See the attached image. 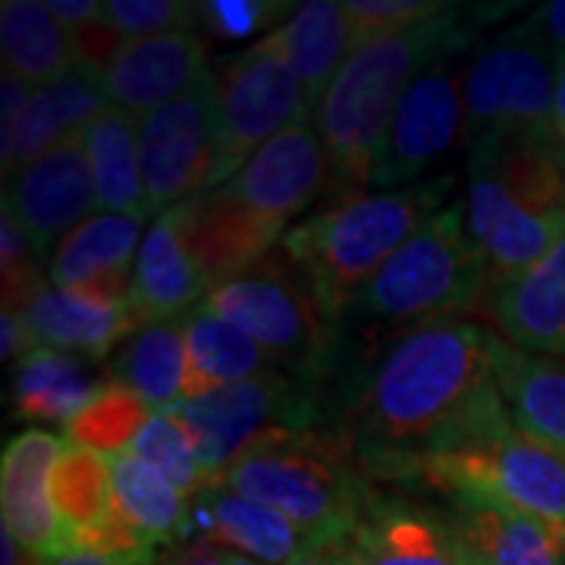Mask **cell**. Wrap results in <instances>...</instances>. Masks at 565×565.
Returning a JSON list of instances; mask_svg holds the SVG:
<instances>
[{"instance_id":"13","label":"cell","mask_w":565,"mask_h":565,"mask_svg":"<svg viewBox=\"0 0 565 565\" xmlns=\"http://www.w3.org/2000/svg\"><path fill=\"white\" fill-rule=\"evenodd\" d=\"M462 141H468L465 66L444 57L408 85L377 148L371 185L381 192L415 185Z\"/></svg>"},{"instance_id":"53","label":"cell","mask_w":565,"mask_h":565,"mask_svg":"<svg viewBox=\"0 0 565 565\" xmlns=\"http://www.w3.org/2000/svg\"><path fill=\"white\" fill-rule=\"evenodd\" d=\"M349 550H352V546H349ZM349 565H355V556H349Z\"/></svg>"},{"instance_id":"20","label":"cell","mask_w":565,"mask_h":565,"mask_svg":"<svg viewBox=\"0 0 565 565\" xmlns=\"http://www.w3.org/2000/svg\"><path fill=\"white\" fill-rule=\"evenodd\" d=\"M481 305L503 340L565 359V236L519 277L490 286Z\"/></svg>"},{"instance_id":"32","label":"cell","mask_w":565,"mask_h":565,"mask_svg":"<svg viewBox=\"0 0 565 565\" xmlns=\"http://www.w3.org/2000/svg\"><path fill=\"white\" fill-rule=\"evenodd\" d=\"M85 154L98 189V211L129 214L148 221L151 204L141 173L139 120L120 107H107L98 120L85 129Z\"/></svg>"},{"instance_id":"54","label":"cell","mask_w":565,"mask_h":565,"mask_svg":"<svg viewBox=\"0 0 565 565\" xmlns=\"http://www.w3.org/2000/svg\"><path fill=\"white\" fill-rule=\"evenodd\" d=\"M563 563H565V544H563Z\"/></svg>"},{"instance_id":"19","label":"cell","mask_w":565,"mask_h":565,"mask_svg":"<svg viewBox=\"0 0 565 565\" xmlns=\"http://www.w3.org/2000/svg\"><path fill=\"white\" fill-rule=\"evenodd\" d=\"M141 223L129 214L98 211L57 243L47 264V280L57 289L102 302H129L136 255L145 239Z\"/></svg>"},{"instance_id":"27","label":"cell","mask_w":565,"mask_h":565,"mask_svg":"<svg viewBox=\"0 0 565 565\" xmlns=\"http://www.w3.org/2000/svg\"><path fill=\"white\" fill-rule=\"evenodd\" d=\"M264 41L289 63L299 76L308 98V110H315L333 76L343 70L352 54V25L343 3L337 0H311L296 7V13L280 29L267 32Z\"/></svg>"},{"instance_id":"34","label":"cell","mask_w":565,"mask_h":565,"mask_svg":"<svg viewBox=\"0 0 565 565\" xmlns=\"http://www.w3.org/2000/svg\"><path fill=\"white\" fill-rule=\"evenodd\" d=\"M185 333L182 321L139 327L110 364V381L129 386L151 412H167L185 396Z\"/></svg>"},{"instance_id":"47","label":"cell","mask_w":565,"mask_h":565,"mask_svg":"<svg viewBox=\"0 0 565 565\" xmlns=\"http://www.w3.org/2000/svg\"><path fill=\"white\" fill-rule=\"evenodd\" d=\"M44 7L51 10V17L61 22L66 32L82 29L104 13L102 0H44Z\"/></svg>"},{"instance_id":"9","label":"cell","mask_w":565,"mask_h":565,"mask_svg":"<svg viewBox=\"0 0 565 565\" xmlns=\"http://www.w3.org/2000/svg\"><path fill=\"white\" fill-rule=\"evenodd\" d=\"M167 412L192 437L211 481L264 440L323 427L330 415L323 386L286 371L211 390L195 399H182Z\"/></svg>"},{"instance_id":"15","label":"cell","mask_w":565,"mask_h":565,"mask_svg":"<svg viewBox=\"0 0 565 565\" xmlns=\"http://www.w3.org/2000/svg\"><path fill=\"white\" fill-rule=\"evenodd\" d=\"M3 204L17 214L35 252L51 264L47 255H54L63 236L98 211V189L85 141H63L61 148L3 182Z\"/></svg>"},{"instance_id":"5","label":"cell","mask_w":565,"mask_h":565,"mask_svg":"<svg viewBox=\"0 0 565 565\" xmlns=\"http://www.w3.org/2000/svg\"><path fill=\"white\" fill-rule=\"evenodd\" d=\"M211 484L270 505L318 546L345 541L381 493L355 446L330 424L264 440Z\"/></svg>"},{"instance_id":"45","label":"cell","mask_w":565,"mask_h":565,"mask_svg":"<svg viewBox=\"0 0 565 565\" xmlns=\"http://www.w3.org/2000/svg\"><path fill=\"white\" fill-rule=\"evenodd\" d=\"M230 550H223L207 537H182L158 553L154 565H226Z\"/></svg>"},{"instance_id":"40","label":"cell","mask_w":565,"mask_h":565,"mask_svg":"<svg viewBox=\"0 0 565 565\" xmlns=\"http://www.w3.org/2000/svg\"><path fill=\"white\" fill-rule=\"evenodd\" d=\"M343 7L355 47L381 35L415 29L449 10V3H437V0H345Z\"/></svg>"},{"instance_id":"33","label":"cell","mask_w":565,"mask_h":565,"mask_svg":"<svg viewBox=\"0 0 565 565\" xmlns=\"http://www.w3.org/2000/svg\"><path fill=\"white\" fill-rule=\"evenodd\" d=\"M0 57L3 73L22 79L32 92L76 73L70 32L39 0L0 3Z\"/></svg>"},{"instance_id":"49","label":"cell","mask_w":565,"mask_h":565,"mask_svg":"<svg viewBox=\"0 0 565 565\" xmlns=\"http://www.w3.org/2000/svg\"><path fill=\"white\" fill-rule=\"evenodd\" d=\"M39 565H139L122 556H110V553H95V550H73V553H61L51 559H41Z\"/></svg>"},{"instance_id":"37","label":"cell","mask_w":565,"mask_h":565,"mask_svg":"<svg viewBox=\"0 0 565 565\" xmlns=\"http://www.w3.org/2000/svg\"><path fill=\"white\" fill-rule=\"evenodd\" d=\"M129 452H136L151 468H158L185 500H192L195 493H202L204 487L211 484V475L202 468L192 437L170 412H154L141 427Z\"/></svg>"},{"instance_id":"25","label":"cell","mask_w":565,"mask_h":565,"mask_svg":"<svg viewBox=\"0 0 565 565\" xmlns=\"http://www.w3.org/2000/svg\"><path fill=\"white\" fill-rule=\"evenodd\" d=\"M22 318L39 349L70 352L95 362L107 359L126 337L139 330L129 302H102L57 286H47Z\"/></svg>"},{"instance_id":"11","label":"cell","mask_w":565,"mask_h":565,"mask_svg":"<svg viewBox=\"0 0 565 565\" xmlns=\"http://www.w3.org/2000/svg\"><path fill=\"white\" fill-rule=\"evenodd\" d=\"M214 92L221 158L207 189H221L262 145L280 136L286 126L311 117L299 76L264 39L214 70Z\"/></svg>"},{"instance_id":"42","label":"cell","mask_w":565,"mask_h":565,"mask_svg":"<svg viewBox=\"0 0 565 565\" xmlns=\"http://www.w3.org/2000/svg\"><path fill=\"white\" fill-rule=\"evenodd\" d=\"M70 44H73L76 70L85 73V76H92V79H102L104 73H107V66L117 61V54L126 47V39L117 32V25L102 13L95 22H88L82 29H73L70 32Z\"/></svg>"},{"instance_id":"30","label":"cell","mask_w":565,"mask_h":565,"mask_svg":"<svg viewBox=\"0 0 565 565\" xmlns=\"http://www.w3.org/2000/svg\"><path fill=\"white\" fill-rule=\"evenodd\" d=\"M104 381L92 364L54 349H35L17 364L13 377V412L22 422L66 424L79 418L102 396Z\"/></svg>"},{"instance_id":"51","label":"cell","mask_w":565,"mask_h":565,"mask_svg":"<svg viewBox=\"0 0 565 565\" xmlns=\"http://www.w3.org/2000/svg\"><path fill=\"white\" fill-rule=\"evenodd\" d=\"M553 132L563 141L565 148V63L559 66V79H556V104H553Z\"/></svg>"},{"instance_id":"41","label":"cell","mask_w":565,"mask_h":565,"mask_svg":"<svg viewBox=\"0 0 565 565\" xmlns=\"http://www.w3.org/2000/svg\"><path fill=\"white\" fill-rule=\"evenodd\" d=\"M296 10L274 0H204L199 3V25L221 41H239L264 32V25L280 20V13Z\"/></svg>"},{"instance_id":"52","label":"cell","mask_w":565,"mask_h":565,"mask_svg":"<svg viewBox=\"0 0 565 565\" xmlns=\"http://www.w3.org/2000/svg\"><path fill=\"white\" fill-rule=\"evenodd\" d=\"M226 565H262V563H255V559H248V556H239V553H230V556H226Z\"/></svg>"},{"instance_id":"36","label":"cell","mask_w":565,"mask_h":565,"mask_svg":"<svg viewBox=\"0 0 565 565\" xmlns=\"http://www.w3.org/2000/svg\"><path fill=\"white\" fill-rule=\"evenodd\" d=\"M151 415L154 412L141 403L129 386L110 381L79 418H73L63 427V440L70 446L102 452V456H120L132 449Z\"/></svg>"},{"instance_id":"16","label":"cell","mask_w":565,"mask_h":565,"mask_svg":"<svg viewBox=\"0 0 565 565\" xmlns=\"http://www.w3.org/2000/svg\"><path fill=\"white\" fill-rule=\"evenodd\" d=\"M63 449H66L63 437L32 427L3 446V459H0L3 531H10L39 559L70 553V527L51 497V478Z\"/></svg>"},{"instance_id":"38","label":"cell","mask_w":565,"mask_h":565,"mask_svg":"<svg viewBox=\"0 0 565 565\" xmlns=\"http://www.w3.org/2000/svg\"><path fill=\"white\" fill-rule=\"evenodd\" d=\"M41 264H47L35 252L29 233L22 230L17 214L0 207V277H3V311L25 315V308L47 289Z\"/></svg>"},{"instance_id":"7","label":"cell","mask_w":565,"mask_h":565,"mask_svg":"<svg viewBox=\"0 0 565 565\" xmlns=\"http://www.w3.org/2000/svg\"><path fill=\"white\" fill-rule=\"evenodd\" d=\"M202 305L243 327L292 377L323 386L340 364L343 327L327 315L311 280L282 255L280 245L217 282Z\"/></svg>"},{"instance_id":"6","label":"cell","mask_w":565,"mask_h":565,"mask_svg":"<svg viewBox=\"0 0 565 565\" xmlns=\"http://www.w3.org/2000/svg\"><path fill=\"white\" fill-rule=\"evenodd\" d=\"M487 292V267L468 230L465 199L446 204L437 217L364 282L349 305L345 323H367L390 333L422 323L456 318L481 305Z\"/></svg>"},{"instance_id":"35","label":"cell","mask_w":565,"mask_h":565,"mask_svg":"<svg viewBox=\"0 0 565 565\" xmlns=\"http://www.w3.org/2000/svg\"><path fill=\"white\" fill-rule=\"evenodd\" d=\"M51 497L70 527V550H73V537L79 531L104 525L110 515V497H114L110 456L66 444L51 478Z\"/></svg>"},{"instance_id":"14","label":"cell","mask_w":565,"mask_h":565,"mask_svg":"<svg viewBox=\"0 0 565 565\" xmlns=\"http://www.w3.org/2000/svg\"><path fill=\"white\" fill-rule=\"evenodd\" d=\"M221 189L248 214L286 236L289 221L305 214L327 192V158L311 117L296 120L262 145Z\"/></svg>"},{"instance_id":"46","label":"cell","mask_w":565,"mask_h":565,"mask_svg":"<svg viewBox=\"0 0 565 565\" xmlns=\"http://www.w3.org/2000/svg\"><path fill=\"white\" fill-rule=\"evenodd\" d=\"M3 343H0V352H3V362H17L20 364L29 352H35L39 345L32 340V330H29V323L22 315H10V311H3Z\"/></svg>"},{"instance_id":"39","label":"cell","mask_w":565,"mask_h":565,"mask_svg":"<svg viewBox=\"0 0 565 565\" xmlns=\"http://www.w3.org/2000/svg\"><path fill=\"white\" fill-rule=\"evenodd\" d=\"M104 17L126 41L154 39L199 25V3L185 0H107Z\"/></svg>"},{"instance_id":"48","label":"cell","mask_w":565,"mask_h":565,"mask_svg":"<svg viewBox=\"0 0 565 565\" xmlns=\"http://www.w3.org/2000/svg\"><path fill=\"white\" fill-rule=\"evenodd\" d=\"M349 537L345 541H330V544L311 546L308 553H302L299 559H292L289 565H349Z\"/></svg>"},{"instance_id":"24","label":"cell","mask_w":565,"mask_h":565,"mask_svg":"<svg viewBox=\"0 0 565 565\" xmlns=\"http://www.w3.org/2000/svg\"><path fill=\"white\" fill-rule=\"evenodd\" d=\"M487 352L500 399L515 427L565 456V359L519 349L490 330Z\"/></svg>"},{"instance_id":"2","label":"cell","mask_w":565,"mask_h":565,"mask_svg":"<svg viewBox=\"0 0 565 565\" xmlns=\"http://www.w3.org/2000/svg\"><path fill=\"white\" fill-rule=\"evenodd\" d=\"M462 7L422 22L415 29L381 35L352 47L343 70L333 76L311 122L318 129L327 158V199L345 202L371 185V167L396 107L408 85L430 63L462 54L471 41Z\"/></svg>"},{"instance_id":"23","label":"cell","mask_w":565,"mask_h":565,"mask_svg":"<svg viewBox=\"0 0 565 565\" xmlns=\"http://www.w3.org/2000/svg\"><path fill=\"white\" fill-rule=\"evenodd\" d=\"M182 236L202 267L204 280L214 289L230 280L282 243V233L248 214L243 204L233 202L223 189H207L177 204Z\"/></svg>"},{"instance_id":"29","label":"cell","mask_w":565,"mask_h":565,"mask_svg":"<svg viewBox=\"0 0 565 565\" xmlns=\"http://www.w3.org/2000/svg\"><path fill=\"white\" fill-rule=\"evenodd\" d=\"M114 497L110 519L122 525L151 553H161L185 537L189 500L163 478L158 468L139 459L136 452L110 456Z\"/></svg>"},{"instance_id":"12","label":"cell","mask_w":565,"mask_h":565,"mask_svg":"<svg viewBox=\"0 0 565 565\" xmlns=\"http://www.w3.org/2000/svg\"><path fill=\"white\" fill-rule=\"evenodd\" d=\"M139 148L151 214L207 192L221 158L214 70L177 102L139 117Z\"/></svg>"},{"instance_id":"1","label":"cell","mask_w":565,"mask_h":565,"mask_svg":"<svg viewBox=\"0 0 565 565\" xmlns=\"http://www.w3.org/2000/svg\"><path fill=\"white\" fill-rule=\"evenodd\" d=\"M515 424L493 381L487 330L440 318L390 333L345 377L330 427L355 446L374 481L405 484L415 465Z\"/></svg>"},{"instance_id":"10","label":"cell","mask_w":565,"mask_h":565,"mask_svg":"<svg viewBox=\"0 0 565 565\" xmlns=\"http://www.w3.org/2000/svg\"><path fill=\"white\" fill-rule=\"evenodd\" d=\"M559 61L525 22L475 47L465 63L468 145L553 132Z\"/></svg>"},{"instance_id":"28","label":"cell","mask_w":565,"mask_h":565,"mask_svg":"<svg viewBox=\"0 0 565 565\" xmlns=\"http://www.w3.org/2000/svg\"><path fill=\"white\" fill-rule=\"evenodd\" d=\"M182 333H185V359H189L182 399H195L221 386L245 384L282 371L243 327L214 315L204 305L192 308L182 318Z\"/></svg>"},{"instance_id":"26","label":"cell","mask_w":565,"mask_h":565,"mask_svg":"<svg viewBox=\"0 0 565 565\" xmlns=\"http://www.w3.org/2000/svg\"><path fill=\"white\" fill-rule=\"evenodd\" d=\"M475 565H565L563 541L544 522L481 497H446Z\"/></svg>"},{"instance_id":"18","label":"cell","mask_w":565,"mask_h":565,"mask_svg":"<svg viewBox=\"0 0 565 565\" xmlns=\"http://www.w3.org/2000/svg\"><path fill=\"white\" fill-rule=\"evenodd\" d=\"M207 73L211 66L204 39L195 29H182L154 39L126 41L98 82L110 107L145 117L192 92Z\"/></svg>"},{"instance_id":"17","label":"cell","mask_w":565,"mask_h":565,"mask_svg":"<svg viewBox=\"0 0 565 565\" xmlns=\"http://www.w3.org/2000/svg\"><path fill=\"white\" fill-rule=\"evenodd\" d=\"M355 565H475L449 509L377 493L349 534Z\"/></svg>"},{"instance_id":"43","label":"cell","mask_w":565,"mask_h":565,"mask_svg":"<svg viewBox=\"0 0 565 565\" xmlns=\"http://www.w3.org/2000/svg\"><path fill=\"white\" fill-rule=\"evenodd\" d=\"M32 88L10 73H0V173L3 182L10 180L13 154H17V132H20L22 114L32 102Z\"/></svg>"},{"instance_id":"3","label":"cell","mask_w":565,"mask_h":565,"mask_svg":"<svg viewBox=\"0 0 565 565\" xmlns=\"http://www.w3.org/2000/svg\"><path fill=\"white\" fill-rule=\"evenodd\" d=\"M465 173L468 230L490 289L541 262L565 236V148L556 132L471 141Z\"/></svg>"},{"instance_id":"21","label":"cell","mask_w":565,"mask_h":565,"mask_svg":"<svg viewBox=\"0 0 565 565\" xmlns=\"http://www.w3.org/2000/svg\"><path fill=\"white\" fill-rule=\"evenodd\" d=\"M185 537H207L262 565H289L318 546L270 505L255 503L221 484H207L189 500Z\"/></svg>"},{"instance_id":"4","label":"cell","mask_w":565,"mask_h":565,"mask_svg":"<svg viewBox=\"0 0 565 565\" xmlns=\"http://www.w3.org/2000/svg\"><path fill=\"white\" fill-rule=\"evenodd\" d=\"M456 185L452 173L427 180L362 192L355 199L333 202L305 217L282 236L280 252L311 280L323 308L345 327L349 305L362 286L403 248L424 223L437 217Z\"/></svg>"},{"instance_id":"44","label":"cell","mask_w":565,"mask_h":565,"mask_svg":"<svg viewBox=\"0 0 565 565\" xmlns=\"http://www.w3.org/2000/svg\"><path fill=\"white\" fill-rule=\"evenodd\" d=\"M537 35V39L544 41L546 47H550V54L559 61V66L565 63V0H550V3H541V7H534V13H527L525 20H522Z\"/></svg>"},{"instance_id":"22","label":"cell","mask_w":565,"mask_h":565,"mask_svg":"<svg viewBox=\"0 0 565 565\" xmlns=\"http://www.w3.org/2000/svg\"><path fill=\"white\" fill-rule=\"evenodd\" d=\"M211 286L182 236L180 211L170 207L154 217L136 255L129 308L139 327L182 321L204 302Z\"/></svg>"},{"instance_id":"31","label":"cell","mask_w":565,"mask_h":565,"mask_svg":"<svg viewBox=\"0 0 565 565\" xmlns=\"http://www.w3.org/2000/svg\"><path fill=\"white\" fill-rule=\"evenodd\" d=\"M107 107L110 104L104 98L102 82L85 76L79 70L47 88H39L22 114L10 173L17 177L29 163L41 161L44 154L61 148L63 141L82 139L85 129L98 120Z\"/></svg>"},{"instance_id":"8","label":"cell","mask_w":565,"mask_h":565,"mask_svg":"<svg viewBox=\"0 0 565 565\" xmlns=\"http://www.w3.org/2000/svg\"><path fill=\"white\" fill-rule=\"evenodd\" d=\"M444 497H481L550 525L565 544V456L531 440L515 424L475 444L415 465L405 484Z\"/></svg>"},{"instance_id":"50","label":"cell","mask_w":565,"mask_h":565,"mask_svg":"<svg viewBox=\"0 0 565 565\" xmlns=\"http://www.w3.org/2000/svg\"><path fill=\"white\" fill-rule=\"evenodd\" d=\"M41 559L29 550L22 546L10 531H0V565H39Z\"/></svg>"}]
</instances>
